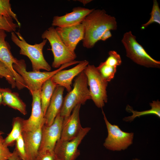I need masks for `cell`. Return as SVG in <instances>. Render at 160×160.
<instances>
[{
	"instance_id": "obj_1",
	"label": "cell",
	"mask_w": 160,
	"mask_h": 160,
	"mask_svg": "<svg viewBox=\"0 0 160 160\" xmlns=\"http://www.w3.org/2000/svg\"><path fill=\"white\" fill-rule=\"evenodd\" d=\"M81 23L84 30L82 45L87 49L93 48L106 31L116 30L117 27L116 18L108 15L104 9H95Z\"/></svg>"
},
{
	"instance_id": "obj_4",
	"label": "cell",
	"mask_w": 160,
	"mask_h": 160,
	"mask_svg": "<svg viewBox=\"0 0 160 160\" xmlns=\"http://www.w3.org/2000/svg\"><path fill=\"white\" fill-rule=\"evenodd\" d=\"M81 61L74 60L63 64L57 70L51 71H28L26 69L25 61L23 59L17 60L13 64V68L22 77L27 88L31 93L41 89L44 83L59 71L72 65L78 64Z\"/></svg>"
},
{
	"instance_id": "obj_32",
	"label": "cell",
	"mask_w": 160,
	"mask_h": 160,
	"mask_svg": "<svg viewBox=\"0 0 160 160\" xmlns=\"http://www.w3.org/2000/svg\"><path fill=\"white\" fill-rule=\"evenodd\" d=\"M112 36L110 30H108L106 31L102 35L100 40L105 41L107 39L111 37Z\"/></svg>"
},
{
	"instance_id": "obj_28",
	"label": "cell",
	"mask_w": 160,
	"mask_h": 160,
	"mask_svg": "<svg viewBox=\"0 0 160 160\" xmlns=\"http://www.w3.org/2000/svg\"><path fill=\"white\" fill-rule=\"evenodd\" d=\"M15 149L22 160H26V155L23 139L22 134L15 142Z\"/></svg>"
},
{
	"instance_id": "obj_10",
	"label": "cell",
	"mask_w": 160,
	"mask_h": 160,
	"mask_svg": "<svg viewBox=\"0 0 160 160\" xmlns=\"http://www.w3.org/2000/svg\"><path fill=\"white\" fill-rule=\"evenodd\" d=\"M63 120L59 112L51 125L47 126L44 124L38 153L54 152L56 143L60 138Z\"/></svg>"
},
{
	"instance_id": "obj_9",
	"label": "cell",
	"mask_w": 160,
	"mask_h": 160,
	"mask_svg": "<svg viewBox=\"0 0 160 160\" xmlns=\"http://www.w3.org/2000/svg\"><path fill=\"white\" fill-rule=\"evenodd\" d=\"M90 129L89 127L82 128L77 136L70 140L60 139L54 150L56 158L60 160H75L80 154L78 147Z\"/></svg>"
},
{
	"instance_id": "obj_30",
	"label": "cell",
	"mask_w": 160,
	"mask_h": 160,
	"mask_svg": "<svg viewBox=\"0 0 160 160\" xmlns=\"http://www.w3.org/2000/svg\"><path fill=\"white\" fill-rule=\"evenodd\" d=\"M54 152L38 153L34 160H56Z\"/></svg>"
},
{
	"instance_id": "obj_23",
	"label": "cell",
	"mask_w": 160,
	"mask_h": 160,
	"mask_svg": "<svg viewBox=\"0 0 160 160\" xmlns=\"http://www.w3.org/2000/svg\"><path fill=\"white\" fill-rule=\"evenodd\" d=\"M97 68L102 77L108 82L113 78L116 71V67L107 65L104 62L101 63Z\"/></svg>"
},
{
	"instance_id": "obj_20",
	"label": "cell",
	"mask_w": 160,
	"mask_h": 160,
	"mask_svg": "<svg viewBox=\"0 0 160 160\" xmlns=\"http://www.w3.org/2000/svg\"><path fill=\"white\" fill-rule=\"evenodd\" d=\"M57 85L51 78L45 81L42 85L41 92V101L42 110L44 116Z\"/></svg>"
},
{
	"instance_id": "obj_7",
	"label": "cell",
	"mask_w": 160,
	"mask_h": 160,
	"mask_svg": "<svg viewBox=\"0 0 160 160\" xmlns=\"http://www.w3.org/2000/svg\"><path fill=\"white\" fill-rule=\"evenodd\" d=\"M84 72L87 78L91 99L97 107L102 108L107 102L106 88L108 82L94 65L88 64Z\"/></svg>"
},
{
	"instance_id": "obj_35",
	"label": "cell",
	"mask_w": 160,
	"mask_h": 160,
	"mask_svg": "<svg viewBox=\"0 0 160 160\" xmlns=\"http://www.w3.org/2000/svg\"><path fill=\"white\" fill-rule=\"evenodd\" d=\"M4 134V132H3L0 131V135H2Z\"/></svg>"
},
{
	"instance_id": "obj_5",
	"label": "cell",
	"mask_w": 160,
	"mask_h": 160,
	"mask_svg": "<svg viewBox=\"0 0 160 160\" xmlns=\"http://www.w3.org/2000/svg\"><path fill=\"white\" fill-rule=\"evenodd\" d=\"M126 56L137 64L147 68H159L160 61L152 57L137 41L131 31L125 33L121 41Z\"/></svg>"
},
{
	"instance_id": "obj_24",
	"label": "cell",
	"mask_w": 160,
	"mask_h": 160,
	"mask_svg": "<svg viewBox=\"0 0 160 160\" xmlns=\"http://www.w3.org/2000/svg\"><path fill=\"white\" fill-rule=\"evenodd\" d=\"M149 20L146 23L142 25L141 28L143 30L151 24L156 23L160 25V9L156 0H153V4Z\"/></svg>"
},
{
	"instance_id": "obj_8",
	"label": "cell",
	"mask_w": 160,
	"mask_h": 160,
	"mask_svg": "<svg viewBox=\"0 0 160 160\" xmlns=\"http://www.w3.org/2000/svg\"><path fill=\"white\" fill-rule=\"evenodd\" d=\"M102 113L108 132L104 146L107 149L112 151L127 149L133 143L134 133L124 132L118 125L111 124L108 120L103 111Z\"/></svg>"
},
{
	"instance_id": "obj_34",
	"label": "cell",
	"mask_w": 160,
	"mask_h": 160,
	"mask_svg": "<svg viewBox=\"0 0 160 160\" xmlns=\"http://www.w3.org/2000/svg\"><path fill=\"white\" fill-rule=\"evenodd\" d=\"M2 102V95L1 92V88L0 87V105L1 104Z\"/></svg>"
},
{
	"instance_id": "obj_36",
	"label": "cell",
	"mask_w": 160,
	"mask_h": 160,
	"mask_svg": "<svg viewBox=\"0 0 160 160\" xmlns=\"http://www.w3.org/2000/svg\"><path fill=\"white\" fill-rule=\"evenodd\" d=\"M132 160H140L139 159H133Z\"/></svg>"
},
{
	"instance_id": "obj_13",
	"label": "cell",
	"mask_w": 160,
	"mask_h": 160,
	"mask_svg": "<svg viewBox=\"0 0 160 160\" xmlns=\"http://www.w3.org/2000/svg\"><path fill=\"white\" fill-rule=\"evenodd\" d=\"M41 90L31 93L32 97L31 113L28 119L24 120L23 131L34 130L44 123V116L42 110L41 101Z\"/></svg>"
},
{
	"instance_id": "obj_31",
	"label": "cell",
	"mask_w": 160,
	"mask_h": 160,
	"mask_svg": "<svg viewBox=\"0 0 160 160\" xmlns=\"http://www.w3.org/2000/svg\"><path fill=\"white\" fill-rule=\"evenodd\" d=\"M8 160H22L15 149Z\"/></svg>"
},
{
	"instance_id": "obj_2",
	"label": "cell",
	"mask_w": 160,
	"mask_h": 160,
	"mask_svg": "<svg viewBox=\"0 0 160 160\" xmlns=\"http://www.w3.org/2000/svg\"><path fill=\"white\" fill-rule=\"evenodd\" d=\"M13 42L20 49V54L27 57L32 64L33 71H40L41 69L50 71L51 67L45 59L43 49L47 40L44 39L40 43L31 45L28 43L19 32L11 33Z\"/></svg>"
},
{
	"instance_id": "obj_18",
	"label": "cell",
	"mask_w": 160,
	"mask_h": 160,
	"mask_svg": "<svg viewBox=\"0 0 160 160\" xmlns=\"http://www.w3.org/2000/svg\"><path fill=\"white\" fill-rule=\"evenodd\" d=\"M64 89V87L61 86L57 85L56 86L44 116L45 125H51L60 112L63 102Z\"/></svg>"
},
{
	"instance_id": "obj_26",
	"label": "cell",
	"mask_w": 160,
	"mask_h": 160,
	"mask_svg": "<svg viewBox=\"0 0 160 160\" xmlns=\"http://www.w3.org/2000/svg\"><path fill=\"white\" fill-rule=\"evenodd\" d=\"M0 76L4 77L11 85L12 88L16 87L15 79L13 76L5 65L0 61Z\"/></svg>"
},
{
	"instance_id": "obj_16",
	"label": "cell",
	"mask_w": 160,
	"mask_h": 160,
	"mask_svg": "<svg viewBox=\"0 0 160 160\" xmlns=\"http://www.w3.org/2000/svg\"><path fill=\"white\" fill-rule=\"evenodd\" d=\"M88 64L89 62L87 60L81 61L71 68L59 71L51 79L57 85L63 87L69 92L72 89L71 86L74 78L84 71Z\"/></svg>"
},
{
	"instance_id": "obj_21",
	"label": "cell",
	"mask_w": 160,
	"mask_h": 160,
	"mask_svg": "<svg viewBox=\"0 0 160 160\" xmlns=\"http://www.w3.org/2000/svg\"><path fill=\"white\" fill-rule=\"evenodd\" d=\"M150 105L151 107V109L142 111H134L131 106L128 105L126 108V110L128 112H131L132 115L130 116L124 118L123 120L126 121H132L137 117H139L148 114H154L160 118V101L158 100L153 101L152 103H150Z\"/></svg>"
},
{
	"instance_id": "obj_14",
	"label": "cell",
	"mask_w": 160,
	"mask_h": 160,
	"mask_svg": "<svg viewBox=\"0 0 160 160\" xmlns=\"http://www.w3.org/2000/svg\"><path fill=\"white\" fill-rule=\"evenodd\" d=\"M81 105H76L70 116L64 119L60 139L63 141L70 140L75 138L79 134L82 127L79 118V112Z\"/></svg>"
},
{
	"instance_id": "obj_15",
	"label": "cell",
	"mask_w": 160,
	"mask_h": 160,
	"mask_svg": "<svg viewBox=\"0 0 160 160\" xmlns=\"http://www.w3.org/2000/svg\"><path fill=\"white\" fill-rule=\"evenodd\" d=\"M94 9L80 7H74L71 12L61 16H55L52 21V26L65 27L81 23L85 17Z\"/></svg>"
},
{
	"instance_id": "obj_22",
	"label": "cell",
	"mask_w": 160,
	"mask_h": 160,
	"mask_svg": "<svg viewBox=\"0 0 160 160\" xmlns=\"http://www.w3.org/2000/svg\"><path fill=\"white\" fill-rule=\"evenodd\" d=\"M24 119L17 117L13 119L12 131L4 139V142L8 146H12L22 134Z\"/></svg>"
},
{
	"instance_id": "obj_17",
	"label": "cell",
	"mask_w": 160,
	"mask_h": 160,
	"mask_svg": "<svg viewBox=\"0 0 160 160\" xmlns=\"http://www.w3.org/2000/svg\"><path fill=\"white\" fill-rule=\"evenodd\" d=\"M44 124L34 130L22 132L26 160H34L38 154L41 140L42 127Z\"/></svg>"
},
{
	"instance_id": "obj_12",
	"label": "cell",
	"mask_w": 160,
	"mask_h": 160,
	"mask_svg": "<svg viewBox=\"0 0 160 160\" xmlns=\"http://www.w3.org/2000/svg\"><path fill=\"white\" fill-rule=\"evenodd\" d=\"M55 30L60 39L71 51L75 52L77 44L82 40L84 28L81 23L65 27H57Z\"/></svg>"
},
{
	"instance_id": "obj_19",
	"label": "cell",
	"mask_w": 160,
	"mask_h": 160,
	"mask_svg": "<svg viewBox=\"0 0 160 160\" xmlns=\"http://www.w3.org/2000/svg\"><path fill=\"white\" fill-rule=\"evenodd\" d=\"M1 92L2 104L17 110L24 115L27 114L26 105L20 99L18 93L12 92L8 88H1Z\"/></svg>"
},
{
	"instance_id": "obj_11",
	"label": "cell",
	"mask_w": 160,
	"mask_h": 160,
	"mask_svg": "<svg viewBox=\"0 0 160 160\" xmlns=\"http://www.w3.org/2000/svg\"><path fill=\"white\" fill-rule=\"evenodd\" d=\"M5 32L0 30V61L5 65L13 76L18 89L27 88L22 77L13 68V65L17 59L12 55L9 46L5 41L7 36Z\"/></svg>"
},
{
	"instance_id": "obj_27",
	"label": "cell",
	"mask_w": 160,
	"mask_h": 160,
	"mask_svg": "<svg viewBox=\"0 0 160 160\" xmlns=\"http://www.w3.org/2000/svg\"><path fill=\"white\" fill-rule=\"evenodd\" d=\"M109 56L104 63L106 65L116 67L121 65L122 61L120 55L115 51H110L108 52Z\"/></svg>"
},
{
	"instance_id": "obj_6",
	"label": "cell",
	"mask_w": 160,
	"mask_h": 160,
	"mask_svg": "<svg viewBox=\"0 0 160 160\" xmlns=\"http://www.w3.org/2000/svg\"><path fill=\"white\" fill-rule=\"evenodd\" d=\"M41 37L48 40L51 46L54 56L52 65L53 68H59L63 64L75 60L76 57L75 52L70 50L63 43L54 27L46 30Z\"/></svg>"
},
{
	"instance_id": "obj_33",
	"label": "cell",
	"mask_w": 160,
	"mask_h": 160,
	"mask_svg": "<svg viewBox=\"0 0 160 160\" xmlns=\"http://www.w3.org/2000/svg\"><path fill=\"white\" fill-rule=\"evenodd\" d=\"M82 3L84 5L92 1V0H77Z\"/></svg>"
},
{
	"instance_id": "obj_29",
	"label": "cell",
	"mask_w": 160,
	"mask_h": 160,
	"mask_svg": "<svg viewBox=\"0 0 160 160\" xmlns=\"http://www.w3.org/2000/svg\"><path fill=\"white\" fill-rule=\"evenodd\" d=\"M8 147L4 142V139L0 135V160H8L12 154Z\"/></svg>"
},
{
	"instance_id": "obj_25",
	"label": "cell",
	"mask_w": 160,
	"mask_h": 160,
	"mask_svg": "<svg viewBox=\"0 0 160 160\" xmlns=\"http://www.w3.org/2000/svg\"><path fill=\"white\" fill-rule=\"evenodd\" d=\"M18 27L19 26L14 22L12 18L0 16V30L11 33L15 32Z\"/></svg>"
},
{
	"instance_id": "obj_3",
	"label": "cell",
	"mask_w": 160,
	"mask_h": 160,
	"mask_svg": "<svg viewBox=\"0 0 160 160\" xmlns=\"http://www.w3.org/2000/svg\"><path fill=\"white\" fill-rule=\"evenodd\" d=\"M88 86L87 78L83 71L75 79L73 88L63 99L60 114L64 119L70 116L76 105L84 104L88 100L91 99Z\"/></svg>"
},
{
	"instance_id": "obj_37",
	"label": "cell",
	"mask_w": 160,
	"mask_h": 160,
	"mask_svg": "<svg viewBox=\"0 0 160 160\" xmlns=\"http://www.w3.org/2000/svg\"><path fill=\"white\" fill-rule=\"evenodd\" d=\"M56 160H59V159H57L56 158Z\"/></svg>"
}]
</instances>
